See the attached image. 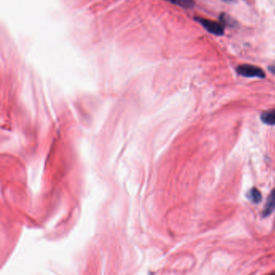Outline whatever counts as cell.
<instances>
[{
  "instance_id": "cell-1",
  "label": "cell",
  "mask_w": 275,
  "mask_h": 275,
  "mask_svg": "<svg viewBox=\"0 0 275 275\" xmlns=\"http://www.w3.org/2000/svg\"><path fill=\"white\" fill-rule=\"evenodd\" d=\"M236 73L246 78H264L266 77V73L263 69L252 65H240L236 68Z\"/></svg>"
},
{
  "instance_id": "cell-2",
  "label": "cell",
  "mask_w": 275,
  "mask_h": 275,
  "mask_svg": "<svg viewBox=\"0 0 275 275\" xmlns=\"http://www.w3.org/2000/svg\"><path fill=\"white\" fill-rule=\"evenodd\" d=\"M195 20L211 34L222 36L225 33V26L220 22H216L201 17H195Z\"/></svg>"
},
{
  "instance_id": "cell-3",
  "label": "cell",
  "mask_w": 275,
  "mask_h": 275,
  "mask_svg": "<svg viewBox=\"0 0 275 275\" xmlns=\"http://www.w3.org/2000/svg\"><path fill=\"white\" fill-rule=\"evenodd\" d=\"M275 210V188L271 191V195H269L268 200L266 201V205L264 207L262 216L267 217L273 213Z\"/></svg>"
},
{
  "instance_id": "cell-4",
  "label": "cell",
  "mask_w": 275,
  "mask_h": 275,
  "mask_svg": "<svg viewBox=\"0 0 275 275\" xmlns=\"http://www.w3.org/2000/svg\"><path fill=\"white\" fill-rule=\"evenodd\" d=\"M261 120L262 123L267 125H275V108L261 113Z\"/></svg>"
},
{
  "instance_id": "cell-5",
  "label": "cell",
  "mask_w": 275,
  "mask_h": 275,
  "mask_svg": "<svg viewBox=\"0 0 275 275\" xmlns=\"http://www.w3.org/2000/svg\"><path fill=\"white\" fill-rule=\"evenodd\" d=\"M248 200H250L252 204H258L262 200V195L260 190L256 187L250 189L246 195Z\"/></svg>"
},
{
  "instance_id": "cell-6",
  "label": "cell",
  "mask_w": 275,
  "mask_h": 275,
  "mask_svg": "<svg viewBox=\"0 0 275 275\" xmlns=\"http://www.w3.org/2000/svg\"><path fill=\"white\" fill-rule=\"evenodd\" d=\"M167 2H171L173 4L177 5L183 8H192L195 6V1L194 0H165Z\"/></svg>"
},
{
  "instance_id": "cell-7",
  "label": "cell",
  "mask_w": 275,
  "mask_h": 275,
  "mask_svg": "<svg viewBox=\"0 0 275 275\" xmlns=\"http://www.w3.org/2000/svg\"><path fill=\"white\" fill-rule=\"evenodd\" d=\"M220 23H222L223 25H228V26H235L236 24V22L234 20H232L229 16L225 14V13H222L220 17Z\"/></svg>"
},
{
  "instance_id": "cell-8",
  "label": "cell",
  "mask_w": 275,
  "mask_h": 275,
  "mask_svg": "<svg viewBox=\"0 0 275 275\" xmlns=\"http://www.w3.org/2000/svg\"><path fill=\"white\" fill-rule=\"evenodd\" d=\"M269 69H270V71H271V73L275 74V65H273V66H271V67H269Z\"/></svg>"
}]
</instances>
